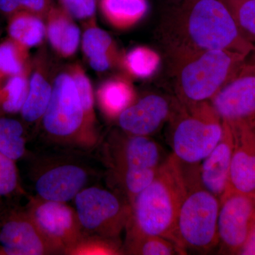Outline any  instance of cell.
Wrapping results in <instances>:
<instances>
[{
	"label": "cell",
	"mask_w": 255,
	"mask_h": 255,
	"mask_svg": "<svg viewBox=\"0 0 255 255\" xmlns=\"http://www.w3.org/2000/svg\"><path fill=\"white\" fill-rule=\"evenodd\" d=\"M157 36L171 66L207 50L254 48L222 0H167Z\"/></svg>",
	"instance_id": "obj_1"
},
{
	"label": "cell",
	"mask_w": 255,
	"mask_h": 255,
	"mask_svg": "<svg viewBox=\"0 0 255 255\" xmlns=\"http://www.w3.org/2000/svg\"><path fill=\"white\" fill-rule=\"evenodd\" d=\"M191 179L173 154L167 157L152 182L130 203L127 237L157 236L174 243L178 214Z\"/></svg>",
	"instance_id": "obj_2"
},
{
	"label": "cell",
	"mask_w": 255,
	"mask_h": 255,
	"mask_svg": "<svg viewBox=\"0 0 255 255\" xmlns=\"http://www.w3.org/2000/svg\"><path fill=\"white\" fill-rule=\"evenodd\" d=\"M247 55L226 50L203 52L172 65L179 102H209L241 68Z\"/></svg>",
	"instance_id": "obj_3"
},
{
	"label": "cell",
	"mask_w": 255,
	"mask_h": 255,
	"mask_svg": "<svg viewBox=\"0 0 255 255\" xmlns=\"http://www.w3.org/2000/svg\"><path fill=\"white\" fill-rule=\"evenodd\" d=\"M170 122L172 154L184 164L201 163L222 137V120L209 102H179Z\"/></svg>",
	"instance_id": "obj_4"
},
{
	"label": "cell",
	"mask_w": 255,
	"mask_h": 255,
	"mask_svg": "<svg viewBox=\"0 0 255 255\" xmlns=\"http://www.w3.org/2000/svg\"><path fill=\"white\" fill-rule=\"evenodd\" d=\"M41 120L46 133L55 141L83 147L97 141L95 127L87 118L68 70L53 80L51 99Z\"/></svg>",
	"instance_id": "obj_5"
},
{
	"label": "cell",
	"mask_w": 255,
	"mask_h": 255,
	"mask_svg": "<svg viewBox=\"0 0 255 255\" xmlns=\"http://www.w3.org/2000/svg\"><path fill=\"white\" fill-rule=\"evenodd\" d=\"M220 200L201 186L199 177L189 182L174 232V243L185 249L209 251L219 244L218 219Z\"/></svg>",
	"instance_id": "obj_6"
},
{
	"label": "cell",
	"mask_w": 255,
	"mask_h": 255,
	"mask_svg": "<svg viewBox=\"0 0 255 255\" xmlns=\"http://www.w3.org/2000/svg\"><path fill=\"white\" fill-rule=\"evenodd\" d=\"M112 157L114 173L129 205L152 182L166 159L160 146L150 136L126 132L112 144Z\"/></svg>",
	"instance_id": "obj_7"
},
{
	"label": "cell",
	"mask_w": 255,
	"mask_h": 255,
	"mask_svg": "<svg viewBox=\"0 0 255 255\" xmlns=\"http://www.w3.org/2000/svg\"><path fill=\"white\" fill-rule=\"evenodd\" d=\"M74 199L82 228L97 236L113 240L127 226L130 205L110 191L97 187L85 188Z\"/></svg>",
	"instance_id": "obj_8"
},
{
	"label": "cell",
	"mask_w": 255,
	"mask_h": 255,
	"mask_svg": "<svg viewBox=\"0 0 255 255\" xmlns=\"http://www.w3.org/2000/svg\"><path fill=\"white\" fill-rule=\"evenodd\" d=\"M222 122L229 125L255 123V62L245 61L209 101Z\"/></svg>",
	"instance_id": "obj_9"
},
{
	"label": "cell",
	"mask_w": 255,
	"mask_h": 255,
	"mask_svg": "<svg viewBox=\"0 0 255 255\" xmlns=\"http://www.w3.org/2000/svg\"><path fill=\"white\" fill-rule=\"evenodd\" d=\"M27 212L59 253H65L83 237L76 211L66 203L33 198L28 204Z\"/></svg>",
	"instance_id": "obj_10"
},
{
	"label": "cell",
	"mask_w": 255,
	"mask_h": 255,
	"mask_svg": "<svg viewBox=\"0 0 255 255\" xmlns=\"http://www.w3.org/2000/svg\"><path fill=\"white\" fill-rule=\"evenodd\" d=\"M58 253L27 211H0V255H44Z\"/></svg>",
	"instance_id": "obj_11"
},
{
	"label": "cell",
	"mask_w": 255,
	"mask_h": 255,
	"mask_svg": "<svg viewBox=\"0 0 255 255\" xmlns=\"http://www.w3.org/2000/svg\"><path fill=\"white\" fill-rule=\"evenodd\" d=\"M255 221V196L227 190L220 200L218 233L225 251L238 254Z\"/></svg>",
	"instance_id": "obj_12"
},
{
	"label": "cell",
	"mask_w": 255,
	"mask_h": 255,
	"mask_svg": "<svg viewBox=\"0 0 255 255\" xmlns=\"http://www.w3.org/2000/svg\"><path fill=\"white\" fill-rule=\"evenodd\" d=\"M179 104L160 95L145 96L119 115V126L126 133L150 136L170 121Z\"/></svg>",
	"instance_id": "obj_13"
},
{
	"label": "cell",
	"mask_w": 255,
	"mask_h": 255,
	"mask_svg": "<svg viewBox=\"0 0 255 255\" xmlns=\"http://www.w3.org/2000/svg\"><path fill=\"white\" fill-rule=\"evenodd\" d=\"M229 126L233 150L227 190L255 196V128L246 122Z\"/></svg>",
	"instance_id": "obj_14"
},
{
	"label": "cell",
	"mask_w": 255,
	"mask_h": 255,
	"mask_svg": "<svg viewBox=\"0 0 255 255\" xmlns=\"http://www.w3.org/2000/svg\"><path fill=\"white\" fill-rule=\"evenodd\" d=\"M88 181L86 169L75 164L50 167L37 177L35 189L44 200L65 202L75 199Z\"/></svg>",
	"instance_id": "obj_15"
},
{
	"label": "cell",
	"mask_w": 255,
	"mask_h": 255,
	"mask_svg": "<svg viewBox=\"0 0 255 255\" xmlns=\"http://www.w3.org/2000/svg\"><path fill=\"white\" fill-rule=\"evenodd\" d=\"M222 137L203 159L199 169L201 186L221 200L229 185L233 150V135L229 124L223 122Z\"/></svg>",
	"instance_id": "obj_16"
},
{
	"label": "cell",
	"mask_w": 255,
	"mask_h": 255,
	"mask_svg": "<svg viewBox=\"0 0 255 255\" xmlns=\"http://www.w3.org/2000/svg\"><path fill=\"white\" fill-rule=\"evenodd\" d=\"M45 21L46 37L53 50L61 58L73 57L81 41L80 31L73 16L60 5L53 4Z\"/></svg>",
	"instance_id": "obj_17"
},
{
	"label": "cell",
	"mask_w": 255,
	"mask_h": 255,
	"mask_svg": "<svg viewBox=\"0 0 255 255\" xmlns=\"http://www.w3.org/2000/svg\"><path fill=\"white\" fill-rule=\"evenodd\" d=\"M85 24L82 52L93 70L105 72L120 60L117 46L110 35L97 26L95 18L85 21Z\"/></svg>",
	"instance_id": "obj_18"
},
{
	"label": "cell",
	"mask_w": 255,
	"mask_h": 255,
	"mask_svg": "<svg viewBox=\"0 0 255 255\" xmlns=\"http://www.w3.org/2000/svg\"><path fill=\"white\" fill-rule=\"evenodd\" d=\"M41 58L32 62L27 97L20 113L23 121L35 123L45 114L53 92V82H50L46 65Z\"/></svg>",
	"instance_id": "obj_19"
},
{
	"label": "cell",
	"mask_w": 255,
	"mask_h": 255,
	"mask_svg": "<svg viewBox=\"0 0 255 255\" xmlns=\"http://www.w3.org/2000/svg\"><path fill=\"white\" fill-rule=\"evenodd\" d=\"M97 98L101 110L109 119L119 115L135 102V93L130 82L122 77L104 82L99 87Z\"/></svg>",
	"instance_id": "obj_20"
},
{
	"label": "cell",
	"mask_w": 255,
	"mask_h": 255,
	"mask_svg": "<svg viewBox=\"0 0 255 255\" xmlns=\"http://www.w3.org/2000/svg\"><path fill=\"white\" fill-rule=\"evenodd\" d=\"M7 18L8 37L26 48L38 46L46 36V21L39 15L19 11Z\"/></svg>",
	"instance_id": "obj_21"
},
{
	"label": "cell",
	"mask_w": 255,
	"mask_h": 255,
	"mask_svg": "<svg viewBox=\"0 0 255 255\" xmlns=\"http://www.w3.org/2000/svg\"><path fill=\"white\" fill-rule=\"evenodd\" d=\"M101 12L106 21L117 29L135 26L147 11V0H100Z\"/></svg>",
	"instance_id": "obj_22"
},
{
	"label": "cell",
	"mask_w": 255,
	"mask_h": 255,
	"mask_svg": "<svg viewBox=\"0 0 255 255\" xmlns=\"http://www.w3.org/2000/svg\"><path fill=\"white\" fill-rule=\"evenodd\" d=\"M31 68L6 78L0 87V111L4 114L21 112L28 95Z\"/></svg>",
	"instance_id": "obj_23"
},
{
	"label": "cell",
	"mask_w": 255,
	"mask_h": 255,
	"mask_svg": "<svg viewBox=\"0 0 255 255\" xmlns=\"http://www.w3.org/2000/svg\"><path fill=\"white\" fill-rule=\"evenodd\" d=\"M28 50L9 37L0 42V75L4 80L31 68Z\"/></svg>",
	"instance_id": "obj_24"
},
{
	"label": "cell",
	"mask_w": 255,
	"mask_h": 255,
	"mask_svg": "<svg viewBox=\"0 0 255 255\" xmlns=\"http://www.w3.org/2000/svg\"><path fill=\"white\" fill-rule=\"evenodd\" d=\"M24 135L19 121L0 115V153L14 161L21 158L26 152Z\"/></svg>",
	"instance_id": "obj_25"
},
{
	"label": "cell",
	"mask_w": 255,
	"mask_h": 255,
	"mask_svg": "<svg viewBox=\"0 0 255 255\" xmlns=\"http://www.w3.org/2000/svg\"><path fill=\"white\" fill-rule=\"evenodd\" d=\"M119 61L129 76L147 78L157 71L160 58L159 55L150 48L139 46L128 52Z\"/></svg>",
	"instance_id": "obj_26"
},
{
	"label": "cell",
	"mask_w": 255,
	"mask_h": 255,
	"mask_svg": "<svg viewBox=\"0 0 255 255\" xmlns=\"http://www.w3.org/2000/svg\"><path fill=\"white\" fill-rule=\"evenodd\" d=\"M127 253L139 255L184 254L173 242L157 236L127 237Z\"/></svg>",
	"instance_id": "obj_27"
},
{
	"label": "cell",
	"mask_w": 255,
	"mask_h": 255,
	"mask_svg": "<svg viewBox=\"0 0 255 255\" xmlns=\"http://www.w3.org/2000/svg\"><path fill=\"white\" fill-rule=\"evenodd\" d=\"M245 36L255 44V0H222Z\"/></svg>",
	"instance_id": "obj_28"
},
{
	"label": "cell",
	"mask_w": 255,
	"mask_h": 255,
	"mask_svg": "<svg viewBox=\"0 0 255 255\" xmlns=\"http://www.w3.org/2000/svg\"><path fill=\"white\" fill-rule=\"evenodd\" d=\"M73 77L74 82L78 90L79 97L84 112L86 114L87 119L92 125L95 126L96 117L95 112V97L91 81L81 65L74 64L68 68Z\"/></svg>",
	"instance_id": "obj_29"
},
{
	"label": "cell",
	"mask_w": 255,
	"mask_h": 255,
	"mask_svg": "<svg viewBox=\"0 0 255 255\" xmlns=\"http://www.w3.org/2000/svg\"><path fill=\"white\" fill-rule=\"evenodd\" d=\"M113 240L100 236H83L74 246L70 247L64 254L73 255H119V247Z\"/></svg>",
	"instance_id": "obj_30"
},
{
	"label": "cell",
	"mask_w": 255,
	"mask_h": 255,
	"mask_svg": "<svg viewBox=\"0 0 255 255\" xmlns=\"http://www.w3.org/2000/svg\"><path fill=\"white\" fill-rule=\"evenodd\" d=\"M53 4L52 0H0V14L8 17L19 11H28L46 18Z\"/></svg>",
	"instance_id": "obj_31"
},
{
	"label": "cell",
	"mask_w": 255,
	"mask_h": 255,
	"mask_svg": "<svg viewBox=\"0 0 255 255\" xmlns=\"http://www.w3.org/2000/svg\"><path fill=\"white\" fill-rule=\"evenodd\" d=\"M18 186L15 161L0 153V197L11 195L17 190Z\"/></svg>",
	"instance_id": "obj_32"
},
{
	"label": "cell",
	"mask_w": 255,
	"mask_h": 255,
	"mask_svg": "<svg viewBox=\"0 0 255 255\" xmlns=\"http://www.w3.org/2000/svg\"><path fill=\"white\" fill-rule=\"evenodd\" d=\"M58 2L73 18L85 21L95 18L97 0H58Z\"/></svg>",
	"instance_id": "obj_33"
},
{
	"label": "cell",
	"mask_w": 255,
	"mask_h": 255,
	"mask_svg": "<svg viewBox=\"0 0 255 255\" xmlns=\"http://www.w3.org/2000/svg\"><path fill=\"white\" fill-rule=\"evenodd\" d=\"M238 255H255V221L244 245Z\"/></svg>",
	"instance_id": "obj_34"
},
{
	"label": "cell",
	"mask_w": 255,
	"mask_h": 255,
	"mask_svg": "<svg viewBox=\"0 0 255 255\" xmlns=\"http://www.w3.org/2000/svg\"><path fill=\"white\" fill-rule=\"evenodd\" d=\"M251 60L255 62V44L254 45V48H253V51L251 52Z\"/></svg>",
	"instance_id": "obj_35"
},
{
	"label": "cell",
	"mask_w": 255,
	"mask_h": 255,
	"mask_svg": "<svg viewBox=\"0 0 255 255\" xmlns=\"http://www.w3.org/2000/svg\"><path fill=\"white\" fill-rule=\"evenodd\" d=\"M2 80H4V79H3L2 77H1V75H0V87H1V82H2Z\"/></svg>",
	"instance_id": "obj_36"
},
{
	"label": "cell",
	"mask_w": 255,
	"mask_h": 255,
	"mask_svg": "<svg viewBox=\"0 0 255 255\" xmlns=\"http://www.w3.org/2000/svg\"><path fill=\"white\" fill-rule=\"evenodd\" d=\"M1 29H0V35H1Z\"/></svg>",
	"instance_id": "obj_37"
},
{
	"label": "cell",
	"mask_w": 255,
	"mask_h": 255,
	"mask_svg": "<svg viewBox=\"0 0 255 255\" xmlns=\"http://www.w3.org/2000/svg\"><path fill=\"white\" fill-rule=\"evenodd\" d=\"M254 127H255V124H254Z\"/></svg>",
	"instance_id": "obj_38"
}]
</instances>
